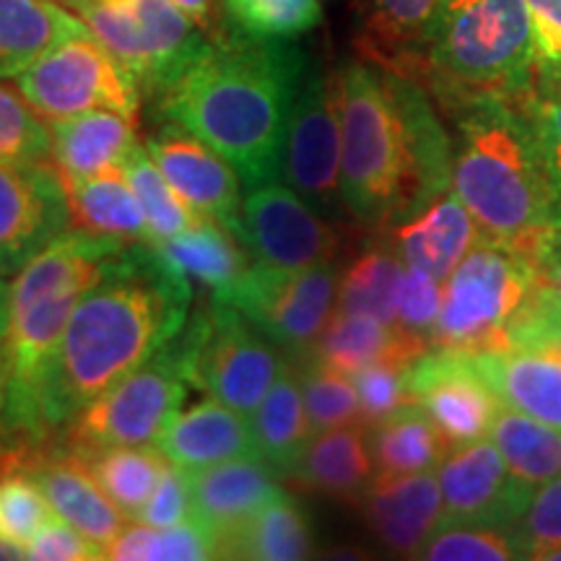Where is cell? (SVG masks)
<instances>
[{"label": "cell", "mask_w": 561, "mask_h": 561, "mask_svg": "<svg viewBox=\"0 0 561 561\" xmlns=\"http://www.w3.org/2000/svg\"><path fill=\"white\" fill-rule=\"evenodd\" d=\"M310 58L291 39H261L227 26L167 81L157 112L206 140L248 191L280 178V153Z\"/></svg>", "instance_id": "obj_1"}, {"label": "cell", "mask_w": 561, "mask_h": 561, "mask_svg": "<svg viewBox=\"0 0 561 561\" xmlns=\"http://www.w3.org/2000/svg\"><path fill=\"white\" fill-rule=\"evenodd\" d=\"M191 307L193 280L161 261L153 244H128L70 314L42 403L47 439L164 348Z\"/></svg>", "instance_id": "obj_2"}, {"label": "cell", "mask_w": 561, "mask_h": 561, "mask_svg": "<svg viewBox=\"0 0 561 561\" xmlns=\"http://www.w3.org/2000/svg\"><path fill=\"white\" fill-rule=\"evenodd\" d=\"M453 123V187L481 240L538 273L561 248V191L517 96L483 94L442 110Z\"/></svg>", "instance_id": "obj_3"}, {"label": "cell", "mask_w": 561, "mask_h": 561, "mask_svg": "<svg viewBox=\"0 0 561 561\" xmlns=\"http://www.w3.org/2000/svg\"><path fill=\"white\" fill-rule=\"evenodd\" d=\"M125 248L68 227L13 276L0 346V437L11 447L47 442L42 403L70 314Z\"/></svg>", "instance_id": "obj_4"}, {"label": "cell", "mask_w": 561, "mask_h": 561, "mask_svg": "<svg viewBox=\"0 0 561 561\" xmlns=\"http://www.w3.org/2000/svg\"><path fill=\"white\" fill-rule=\"evenodd\" d=\"M536 47L525 0H450L405 76L424 83L442 110L483 94L530 89Z\"/></svg>", "instance_id": "obj_5"}, {"label": "cell", "mask_w": 561, "mask_h": 561, "mask_svg": "<svg viewBox=\"0 0 561 561\" xmlns=\"http://www.w3.org/2000/svg\"><path fill=\"white\" fill-rule=\"evenodd\" d=\"M341 121V193L346 214L385 231L409 214L411 170L401 121L380 66L346 60L331 73Z\"/></svg>", "instance_id": "obj_6"}, {"label": "cell", "mask_w": 561, "mask_h": 561, "mask_svg": "<svg viewBox=\"0 0 561 561\" xmlns=\"http://www.w3.org/2000/svg\"><path fill=\"white\" fill-rule=\"evenodd\" d=\"M191 388L250 416L289 367L286 351L237 307L208 297L178 333Z\"/></svg>", "instance_id": "obj_7"}, {"label": "cell", "mask_w": 561, "mask_h": 561, "mask_svg": "<svg viewBox=\"0 0 561 561\" xmlns=\"http://www.w3.org/2000/svg\"><path fill=\"white\" fill-rule=\"evenodd\" d=\"M541 273L491 242H479L442 284V312L434 348L468 354L512 348L510 335Z\"/></svg>", "instance_id": "obj_8"}, {"label": "cell", "mask_w": 561, "mask_h": 561, "mask_svg": "<svg viewBox=\"0 0 561 561\" xmlns=\"http://www.w3.org/2000/svg\"><path fill=\"white\" fill-rule=\"evenodd\" d=\"M191 388L178 335L149 362L112 385L62 426V447L89 455L104 447L157 445Z\"/></svg>", "instance_id": "obj_9"}, {"label": "cell", "mask_w": 561, "mask_h": 561, "mask_svg": "<svg viewBox=\"0 0 561 561\" xmlns=\"http://www.w3.org/2000/svg\"><path fill=\"white\" fill-rule=\"evenodd\" d=\"M107 50L153 96L208 45V34L172 0H66Z\"/></svg>", "instance_id": "obj_10"}, {"label": "cell", "mask_w": 561, "mask_h": 561, "mask_svg": "<svg viewBox=\"0 0 561 561\" xmlns=\"http://www.w3.org/2000/svg\"><path fill=\"white\" fill-rule=\"evenodd\" d=\"M339 284L341 273L335 263L305 271L252 263L234 284L210 297L237 307L284 348L291 362H299L310 354L339 310Z\"/></svg>", "instance_id": "obj_11"}, {"label": "cell", "mask_w": 561, "mask_h": 561, "mask_svg": "<svg viewBox=\"0 0 561 561\" xmlns=\"http://www.w3.org/2000/svg\"><path fill=\"white\" fill-rule=\"evenodd\" d=\"M16 89L45 121L112 110L136 121L140 87L94 34L73 37L26 68Z\"/></svg>", "instance_id": "obj_12"}, {"label": "cell", "mask_w": 561, "mask_h": 561, "mask_svg": "<svg viewBox=\"0 0 561 561\" xmlns=\"http://www.w3.org/2000/svg\"><path fill=\"white\" fill-rule=\"evenodd\" d=\"M280 178L325 219H339L346 210L341 193V121L333 79L312 62L286 125Z\"/></svg>", "instance_id": "obj_13"}, {"label": "cell", "mask_w": 561, "mask_h": 561, "mask_svg": "<svg viewBox=\"0 0 561 561\" xmlns=\"http://www.w3.org/2000/svg\"><path fill=\"white\" fill-rule=\"evenodd\" d=\"M240 240L255 263L289 271L333 263L341 248L333 224L286 182L252 187L242 203Z\"/></svg>", "instance_id": "obj_14"}, {"label": "cell", "mask_w": 561, "mask_h": 561, "mask_svg": "<svg viewBox=\"0 0 561 561\" xmlns=\"http://www.w3.org/2000/svg\"><path fill=\"white\" fill-rule=\"evenodd\" d=\"M409 390L450 450L489 437L502 401L476 367L473 354L430 348L409 364Z\"/></svg>", "instance_id": "obj_15"}, {"label": "cell", "mask_w": 561, "mask_h": 561, "mask_svg": "<svg viewBox=\"0 0 561 561\" xmlns=\"http://www.w3.org/2000/svg\"><path fill=\"white\" fill-rule=\"evenodd\" d=\"M442 523H471L512 530L533 500L530 483L510 471L491 437L455 447L439 462Z\"/></svg>", "instance_id": "obj_16"}, {"label": "cell", "mask_w": 561, "mask_h": 561, "mask_svg": "<svg viewBox=\"0 0 561 561\" xmlns=\"http://www.w3.org/2000/svg\"><path fill=\"white\" fill-rule=\"evenodd\" d=\"M68 227L66 185L53 161H0V276H16Z\"/></svg>", "instance_id": "obj_17"}, {"label": "cell", "mask_w": 561, "mask_h": 561, "mask_svg": "<svg viewBox=\"0 0 561 561\" xmlns=\"http://www.w3.org/2000/svg\"><path fill=\"white\" fill-rule=\"evenodd\" d=\"M0 466L26 473L47 496L55 515L81 530L102 551L121 536L130 520L100 489L81 458L66 447L13 445L0 455Z\"/></svg>", "instance_id": "obj_18"}, {"label": "cell", "mask_w": 561, "mask_h": 561, "mask_svg": "<svg viewBox=\"0 0 561 561\" xmlns=\"http://www.w3.org/2000/svg\"><path fill=\"white\" fill-rule=\"evenodd\" d=\"M144 146L151 153L153 164L159 167L182 198L191 203L201 216L219 221L221 227L240 237V174L219 151L210 149L206 140L174 123H167Z\"/></svg>", "instance_id": "obj_19"}, {"label": "cell", "mask_w": 561, "mask_h": 561, "mask_svg": "<svg viewBox=\"0 0 561 561\" xmlns=\"http://www.w3.org/2000/svg\"><path fill=\"white\" fill-rule=\"evenodd\" d=\"M390 100L401 121L405 153L411 170V206L409 216L419 214L439 195L453 191V136L434 107V96L411 76L380 68ZM401 219V221H403Z\"/></svg>", "instance_id": "obj_20"}, {"label": "cell", "mask_w": 561, "mask_h": 561, "mask_svg": "<svg viewBox=\"0 0 561 561\" xmlns=\"http://www.w3.org/2000/svg\"><path fill=\"white\" fill-rule=\"evenodd\" d=\"M356 504L371 536L396 557L416 559L442 523V489L434 471L375 476Z\"/></svg>", "instance_id": "obj_21"}, {"label": "cell", "mask_w": 561, "mask_h": 561, "mask_svg": "<svg viewBox=\"0 0 561 561\" xmlns=\"http://www.w3.org/2000/svg\"><path fill=\"white\" fill-rule=\"evenodd\" d=\"M375 234L388 237L405 265L430 273L442 284L481 242V231L476 227L471 210L466 208L455 187L421 208L419 214Z\"/></svg>", "instance_id": "obj_22"}, {"label": "cell", "mask_w": 561, "mask_h": 561, "mask_svg": "<svg viewBox=\"0 0 561 561\" xmlns=\"http://www.w3.org/2000/svg\"><path fill=\"white\" fill-rule=\"evenodd\" d=\"M268 462L248 455L191 471L193 517L214 530L216 541L284 494Z\"/></svg>", "instance_id": "obj_23"}, {"label": "cell", "mask_w": 561, "mask_h": 561, "mask_svg": "<svg viewBox=\"0 0 561 561\" xmlns=\"http://www.w3.org/2000/svg\"><path fill=\"white\" fill-rule=\"evenodd\" d=\"M157 447L164 458L185 471L255 455L250 416L214 398L178 411L159 434Z\"/></svg>", "instance_id": "obj_24"}, {"label": "cell", "mask_w": 561, "mask_h": 561, "mask_svg": "<svg viewBox=\"0 0 561 561\" xmlns=\"http://www.w3.org/2000/svg\"><path fill=\"white\" fill-rule=\"evenodd\" d=\"M473 362L504 405L561 430V356L517 346L481 351Z\"/></svg>", "instance_id": "obj_25"}, {"label": "cell", "mask_w": 561, "mask_h": 561, "mask_svg": "<svg viewBox=\"0 0 561 561\" xmlns=\"http://www.w3.org/2000/svg\"><path fill=\"white\" fill-rule=\"evenodd\" d=\"M53 164L62 185H76L107 167L125 164L138 146L136 121L112 110H91L83 115L50 121Z\"/></svg>", "instance_id": "obj_26"}, {"label": "cell", "mask_w": 561, "mask_h": 561, "mask_svg": "<svg viewBox=\"0 0 561 561\" xmlns=\"http://www.w3.org/2000/svg\"><path fill=\"white\" fill-rule=\"evenodd\" d=\"M91 30L62 0H0V81L19 79L26 68Z\"/></svg>", "instance_id": "obj_27"}, {"label": "cell", "mask_w": 561, "mask_h": 561, "mask_svg": "<svg viewBox=\"0 0 561 561\" xmlns=\"http://www.w3.org/2000/svg\"><path fill=\"white\" fill-rule=\"evenodd\" d=\"M430 348V343L405 333L396 322H380L375 318H364V314L335 310L331 322H328L325 331L320 333L318 343L305 359L325 364V367L354 377L356 371L367 369L377 362H413Z\"/></svg>", "instance_id": "obj_28"}, {"label": "cell", "mask_w": 561, "mask_h": 561, "mask_svg": "<svg viewBox=\"0 0 561 561\" xmlns=\"http://www.w3.org/2000/svg\"><path fill=\"white\" fill-rule=\"evenodd\" d=\"M377 468L371 458L367 426L351 424L312 434L291 479L307 489L335 496L343 502H359L375 481Z\"/></svg>", "instance_id": "obj_29"}, {"label": "cell", "mask_w": 561, "mask_h": 561, "mask_svg": "<svg viewBox=\"0 0 561 561\" xmlns=\"http://www.w3.org/2000/svg\"><path fill=\"white\" fill-rule=\"evenodd\" d=\"M66 195L70 227L125 244L151 242L149 219L123 164L107 167L76 185H66Z\"/></svg>", "instance_id": "obj_30"}, {"label": "cell", "mask_w": 561, "mask_h": 561, "mask_svg": "<svg viewBox=\"0 0 561 561\" xmlns=\"http://www.w3.org/2000/svg\"><path fill=\"white\" fill-rule=\"evenodd\" d=\"M314 553V530L299 502L284 491L216 541L219 559L299 561Z\"/></svg>", "instance_id": "obj_31"}, {"label": "cell", "mask_w": 561, "mask_h": 561, "mask_svg": "<svg viewBox=\"0 0 561 561\" xmlns=\"http://www.w3.org/2000/svg\"><path fill=\"white\" fill-rule=\"evenodd\" d=\"M450 0H367L359 50L375 66L405 73Z\"/></svg>", "instance_id": "obj_32"}, {"label": "cell", "mask_w": 561, "mask_h": 561, "mask_svg": "<svg viewBox=\"0 0 561 561\" xmlns=\"http://www.w3.org/2000/svg\"><path fill=\"white\" fill-rule=\"evenodd\" d=\"M250 430L257 458L268 462L278 476H291L312 437L294 362L280 371L263 403L250 413Z\"/></svg>", "instance_id": "obj_33"}, {"label": "cell", "mask_w": 561, "mask_h": 561, "mask_svg": "<svg viewBox=\"0 0 561 561\" xmlns=\"http://www.w3.org/2000/svg\"><path fill=\"white\" fill-rule=\"evenodd\" d=\"M153 250L170 268L191 278L193 284L206 286L210 294L234 284L250 265L244 242L214 219H203L198 227L182 231L172 240L153 242Z\"/></svg>", "instance_id": "obj_34"}, {"label": "cell", "mask_w": 561, "mask_h": 561, "mask_svg": "<svg viewBox=\"0 0 561 561\" xmlns=\"http://www.w3.org/2000/svg\"><path fill=\"white\" fill-rule=\"evenodd\" d=\"M367 432L377 476L437 471L450 453L447 439L416 401L405 403Z\"/></svg>", "instance_id": "obj_35"}, {"label": "cell", "mask_w": 561, "mask_h": 561, "mask_svg": "<svg viewBox=\"0 0 561 561\" xmlns=\"http://www.w3.org/2000/svg\"><path fill=\"white\" fill-rule=\"evenodd\" d=\"M403 276V257L388 242V237L375 234V240L341 273L339 310L380 322H396Z\"/></svg>", "instance_id": "obj_36"}, {"label": "cell", "mask_w": 561, "mask_h": 561, "mask_svg": "<svg viewBox=\"0 0 561 561\" xmlns=\"http://www.w3.org/2000/svg\"><path fill=\"white\" fill-rule=\"evenodd\" d=\"M94 476L104 494L115 502L128 520H138L140 510L151 500L153 489L167 471L170 460L157 445H121L104 450L76 455Z\"/></svg>", "instance_id": "obj_37"}, {"label": "cell", "mask_w": 561, "mask_h": 561, "mask_svg": "<svg viewBox=\"0 0 561 561\" xmlns=\"http://www.w3.org/2000/svg\"><path fill=\"white\" fill-rule=\"evenodd\" d=\"M489 437L510 471L533 489L561 476V430L557 426L502 405Z\"/></svg>", "instance_id": "obj_38"}, {"label": "cell", "mask_w": 561, "mask_h": 561, "mask_svg": "<svg viewBox=\"0 0 561 561\" xmlns=\"http://www.w3.org/2000/svg\"><path fill=\"white\" fill-rule=\"evenodd\" d=\"M104 559L112 561H206L216 557V536L195 517L185 523L146 525L130 520L121 536L104 549Z\"/></svg>", "instance_id": "obj_39"}, {"label": "cell", "mask_w": 561, "mask_h": 561, "mask_svg": "<svg viewBox=\"0 0 561 561\" xmlns=\"http://www.w3.org/2000/svg\"><path fill=\"white\" fill-rule=\"evenodd\" d=\"M125 172L136 187L140 206L146 210V219H149L151 242H164L172 237L182 234V231L198 227L206 219L187 203L182 195L170 185V180L161 174V170L153 164L151 153L146 151V146H136L125 159Z\"/></svg>", "instance_id": "obj_40"}, {"label": "cell", "mask_w": 561, "mask_h": 561, "mask_svg": "<svg viewBox=\"0 0 561 561\" xmlns=\"http://www.w3.org/2000/svg\"><path fill=\"white\" fill-rule=\"evenodd\" d=\"M294 367L299 371L301 398H305L312 434L362 424V403L354 377L312 359L294 362Z\"/></svg>", "instance_id": "obj_41"}, {"label": "cell", "mask_w": 561, "mask_h": 561, "mask_svg": "<svg viewBox=\"0 0 561 561\" xmlns=\"http://www.w3.org/2000/svg\"><path fill=\"white\" fill-rule=\"evenodd\" d=\"M229 26L261 39H297L322 21L320 0H224Z\"/></svg>", "instance_id": "obj_42"}, {"label": "cell", "mask_w": 561, "mask_h": 561, "mask_svg": "<svg viewBox=\"0 0 561 561\" xmlns=\"http://www.w3.org/2000/svg\"><path fill=\"white\" fill-rule=\"evenodd\" d=\"M50 121H45L19 89L0 83V161L34 164L50 161Z\"/></svg>", "instance_id": "obj_43"}, {"label": "cell", "mask_w": 561, "mask_h": 561, "mask_svg": "<svg viewBox=\"0 0 561 561\" xmlns=\"http://www.w3.org/2000/svg\"><path fill=\"white\" fill-rule=\"evenodd\" d=\"M416 559L426 561H512L517 559L510 530L471 523H447L432 533Z\"/></svg>", "instance_id": "obj_44"}, {"label": "cell", "mask_w": 561, "mask_h": 561, "mask_svg": "<svg viewBox=\"0 0 561 561\" xmlns=\"http://www.w3.org/2000/svg\"><path fill=\"white\" fill-rule=\"evenodd\" d=\"M55 517L47 496L30 476L0 466V538L26 546Z\"/></svg>", "instance_id": "obj_45"}, {"label": "cell", "mask_w": 561, "mask_h": 561, "mask_svg": "<svg viewBox=\"0 0 561 561\" xmlns=\"http://www.w3.org/2000/svg\"><path fill=\"white\" fill-rule=\"evenodd\" d=\"M528 112L538 146L561 191V68H536L533 83L517 96Z\"/></svg>", "instance_id": "obj_46"}, {"label": "cell", "mask_w": 561, "mask_h": 561, "mask_svg": "<svg viewBox=\"0 0 561 561\" xmlns=\"http://www.w3.org/2000/svg\"><path fill=\"white\" fill-rule=\"evenodd\" d=\"M510 536L517 559H551V553L561 549V476L533 494Z\"/></svg>", "instance_id": "obj_47"}, {"label": "cell", "mask_w": 561, "mask_h": 561, "mask_svg": "<svg viewBox=\"0 0 561 561\" xmlns=\"http://www.w3.org/2000/svg\"><path fill=\"white\" fill-rule=\"evenodd\" d=\"M409 364L411 362L388 359L356 371L354 385L362 403V426L369 430L413 401L409 390Z\"/></svg>", "instance_id": "obj_48"}, {"label": "cell", "mask_w": 561, "mask_h": 561, "mask_svg": "<svg viewBox=\"0 0 561 561\" xmlns=\"http://www.w3.org/2000/svg\"><path fill=\"white\" fill-rule=\"evenodd\" d=\"M442 312V280L421 268L405 265V276L401 286V299H398L396 325L405 333L416 335L434 348V333Z\"/></svg>", "instance_id": "obj_49"}, {"label": "cell", "mask_w": 561, "mask_h": 561, "mask_svg": "<svg viewBox=\"0 0 561 561\" xmlns=\"http://www.w3.org/2000/svg\"><path fill=\"white\" fill-rule=\"evenodd\" d=\"M510 343L512 348H546L561 356V294L543 276L512 328Z\"/></svg>", "instance_id": "obj_50"}, {"label": "cell", "mask_w": 561, "mask_h": 561, "mask_svg": "<svg viewBox=\"0 0 561 561\" xmlns=\"http://www.w3.org/2000/svg\"><path fill=\"white\" fill-rule=\"evenodd\" d=\"M187 517H193L191 471L170 462L167 471L161 473L151 500L140 510L138 520L146 525H157V528H167V525L185 523Z\"/></svg>", "instance_id": "obj_51"}, {"label": "cell", "mask_w": 561, "mask_h": 561, "mask_svg": "<svg viewBox=\"0 0 561 561\" xmlns=\"http://www.w3.org/2000/svg\"><path fill=\"white\" fill-rule=\"evenodd\" d=\"M26 559L34 561H94L104 559L102 546L76 530L73 525L55 517L42 528L30 543L24 546Z\"/></svg>", "instance_id": "obj_52"}, {"label": "cell", "mask_w": 561, "mask_h": 561, "mask_svg": "<svg viewBox=\"0 0 561 561\" xmlns=\"http://www.w3.org/2000/svg\"><path fill=\"white\" fill-rule=\"evenodd\" d=\"M533 26L536 68H561V0H525Z\"/></svg>", "instance_id": "obj_53"}, {"label": "cell", "mask_w": 561, "mask_h": 561, "mask_svg": "<svg viewBox=\"0 0 561 561\" xmlns=\"http://www.w3.org/2000/svg\"><path fill=\"white\" fill-rule=\"evenodd\" d=\"M172 3L185 16H191L193 24L201 26L208 37H216V34H221L229 26L227 11H221L216 0H172Z\"/></svg>", "instance_id": "obj_54"}, {"label": "cell", "mask_w": 561, "mask_h": 561, "mask_svg": "<svg viewBox=\"0 0 561 561\" xmlns=\"http://www.w3.org/2000/svg\"><path fill=\"white\" fill-rule=\"evenodd\" d=\"M9 297H11L9 278L0 276V346H3L5 325H9Z\"/></svg>", "instance_id": "obj_55"}, {"label": "cell", "mask_w": 561, "mask_h": 561, "mask_svg": "<svg viewBox=\"0 0 561 561\" xmlns=\"http://www.w3.org/2000/svg\"><path fill=\"white\" fill-rule=\"evenodd\" d=\"M541 276H543L546 280H549L553 289H557V291L561 294V248H559L557 252H553L551 261L546 263V268H543Z\"/></svg>", "instance_id": "obj_56"}, {"label": "cell", "mask_w": 561, "mask_h": 561, "mask_svg": "<svg viewBox=\"0 0 561 561\" xmlns=\"http://www.w3.org/2000/svg\"><path fill=\"white\" fill-rule=\"evenodd\" d=\"M9 559H26V549L21 543L0 538V561H9Z\"/></svg>", "instance_id": "obj_57"}, {"label": "cell", "mask_w": 561, "mask_h": 561, "mask_svg": "<svg viewBox=\"0 0 561 561\" xmlns=\"http://www.w3.org/2000/svg\"><path fill=\"white\" fill-rule=\"evenodd\" d=\"M551 559H557V561H561V549H559V551H553V553H551Z\"/></svg>", "instance_id": "obj_58"}, {"label": "cell", "mask_w": 561, "mask_h": 561, "mask_svg": "<svg viewBox=\"0 0 561 561\" xmlns=\"http://www.w3.org/2000/svg\"><path fill=\"white\" fill-rule=\"evenodd\" d=\"M62 3H66V0H62Z\"/></svg>", "instance_id": "obj_59"}]
</instances>
